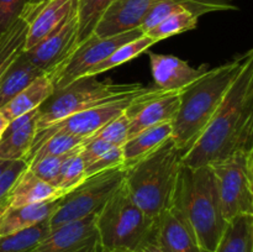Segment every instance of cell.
I'll list each match as a JSON object with an SVG mask.
<instances>
[{"instance_id":"cell-1","label":"cell","mask_w":253,"mask_h":252,"mask_svg":"<svg viewBox=\"0 0 253 252\" xmlns=\"http://www.w3.org/2000/svg\"><path fill=\"white\" fill-rule=\"evenodd\" d=\"M253 53L247 58L224 100L194 145L183 155L182 165L190 168L216 163L252 147Z\"/></svg>"},{"instance_id":"cell-2","label":"cell","mask_w":253,"mask_h":252,"mask_svg":"<svg viewBox=\"0 0 253 252\" xmlns=\"http://www.w3.org/2000/svg\"><path fill=\"white\" fill-rule=\"evenodd\" d=\"M252 53L250 49L232 61L208 69L199 79L180 91L179 106L172 121V138L183 153L194 145L205 130Z\"/></svg>"},{"instance_id":"cell-3","label":"cell","mask_w":253,"mask_h":252,"mask_svg":"<svg viewBox=\"0 0 253 252\" xmlns=\"http://www.w3.org/2000/svg\"><path fill=\"white\" fill-rule=\"evenodd\" d=\"M172 207L192 227L202 249L205 252H214L227 221L222 215L210 166L197 168L180 166Z\"/></svg>"},{"instance_id":"cell-4","label":"cell","mask_w":253,"mask_h":252,"mask_svg":"<svg viewBox=\"0 0 253 252\" xmlns=\"http://www.w3.org/2000/svg\"><path fill=\"white\" fill-rule=\"evenodd\" d=\"M183 155L170 137L152 153L125 167L124 185L128 197L153 219L172 205Z\"/></svg>"},{"instance_id":"cell-5","label":"cell","mask_w":253,"mask_h":252,"mask_svg":"<svg viewBox=\"0 0 253 252\" xmlns=\"http://www.w3.org/2000/svg\"><path fill=\"white\" fill-rule=\"evenodd\" d=\"M95 227L99 252H128L156 237L157 220L131 200L123 184L96 214Z\"/></svg>"},{"instance_id":"cell-6","label":"cell","mask_w":253,"mask_h":252,"mask_svg":"<svg viewBox=\"0 0 253 252\" xmlns=\"http://www.w3.org/2000/svg\"><path fill=\"white\" fill-rule=\"evenodd\" d=\"M148 86L142 84H115L110 81H99L96 77L77 79L53 94L40 106L37 131L86 109L95 108L114 101L127 100L145 93Z\"/></svg>"},{"instance_id":"cell-7","label":"cell","mask_w":253,"mask_h":252,"mask_svg":"<svg viewBox=\"0 0 253 252\" xmlns=\"http://www.w3.org/2000/svg\"><path fill=\"white\" fill-rule=\"evenodd\" d=\"M125 167L113 168L86 177L83 182L59 198L56 210L49 217V230L69 222L96 215L108 200L123 187Z\"/></svg>"},{"instance_id":"cell-8","label":"cell","mask_w":253,"mask_h":252,"mask_svg":"<svg viewBox=\"0 0 253 252\" xmlns=\"http://www.w3.org/2000/svg\"><path fill=\"white\" fill-rule=\"evenodd\" d=\"M210 167L226 221L253 214V148L239 151Z\"/></svg>"},{"instance_id":"cell-9","label":"cell","mask_w":253,"mask_h":252,"mask_svg":"<svg viewBox=\"0 0 253 252\" xmlns=\"http://www.w3.org/2000/svg\"><path fill=\"white\" fill-rule=\"evenodd\" d=\"M141 29L131 30L124 34L108 37H99L91 35L76 47L69 58L53 73L48 74L54 85V90L64 88L77 79L85 77V74L106 58L119 46L142 36Z\"/></svg>"},{"instance_id":"cell-10","label":"cell","mask_w":253,"mask_h":252,"mask_svg":"<svg viewBox=\"0 0 253 252\" xmlns=\"http://www.w3.org/2000/svg\"><path fill=\"white\" fill-rule=\"evenodd\" d=\"M78 46V17L76 5L51 34L29 51H22L30 62L46 74L53 73Z\"/></svg>"},{"instance_id":"cell-11","label":"cell","mask_w":253,"mask_h":252,"mask_svg":"<svg viewBox=\"0 0 253 252\" xmlns=\"http://www.w3.org/2000/svg\"><path fill=\"white\" fill-rule=\"evenodd\" d=\"M179 93L148 88L133 98L126 109L130 119L128 137L151 126L172 123L179 106Z\"/></svg>"},{"instance_id":"cell-12","label":"cell","mask_w":253,"mask_h":252,"mask_svg":"<svg viewBox=\"0 0 253 252\" xmlns=\"http://www.w3.org/2000/svg\"><path fill=\"white\" fill-rule=\"evenodd\" d=\"M132 99L114 101V103L104 104V105L72 114V115L62 119V120L52 124L48 127L37 131L31 150L37 143L41 142L42 140H44L54 132H64L84 138L94 137V135L109 121L125 113Z\"/></svg>"},{"instance_id":"cell-13","label":"cell","mask_w":253,"mask_h":252,"mask_svg":"<svg viewBox=\"0 0 253 252\" xmlns=\"http://www.w3.org/2000/svg\"><path fill=\"white\" fill-rule=\"evenodd\" d=\"M96 215L52 230L31 252H86L98 245Z\"/></svg>"},{"instance_id":"cell-14","label":"cell","mask_w":253,"mask_h":252,"mask_svg":"<svg viewBox=\"0 0 253 252\" xmlns=\"http://www.w3.org/2000/svg\"><path fill=\"white\" fill-rule=\"evenodd\" d=\"M158 0H114L94 29L99 37L114 36L140 29L146 15Z\"/></svg>"},{"instance_id":"cell-15","label":"cell","mask_w":253,"mask_h":252,"mask_svg":"<svg viewBox=\"0 0 253 252\" xmlns=\"http://www.w3.org/2000/svg\"><path fill=\"white\" fill-rule=\"evenodd\" d=\"M150 64L156 88L165 91H182L208 71L204 66L195 68L170 54L150 53Z\"/></svg>"},{"instance_id":"cell-16","label":"cell","mask_w":253,"mask_h":252,"mask_svg":"<svg viewBox=\"0 0 253 252\" xmlns=\"http://www.w3.org/2000/svg\"><path fill=\"white\" fill-rule=\"evenodd\" d=\"M156 239L163 252H205L184 217L170 205L157 217Z\"/></svg>"},{"instance_id":"cell-17","label":"cell","mask_w":253,"mask_h":252,"mask_svg":"<svg viewBox=\"0 0 253 252\" xmlns=\"http://www.w3.org/2000/svg\"><path fill=\"white\" fill-rule=\"evenodd\" d=\"M74 5L76 0H48L35 10L25 20L27 22V32L22 51H29L51 34L68 16Z\"/></svg>"},{"instance_id":"cell-18","label":"cell","mask_w":253,"mask_h":252,"mask_svg":"<svg viewBox=\"0 0 253 252\" xmlns=\"http://www.w3.org/2000/svg\"><path fill=\"white\" fill-rule=\"evenodd\" d=\"M59 198L17 208H9L0 220V236L14 234L49 220L58 205Z\"/></svg>"},{"instance_id":"cell-19","label":"cell","mask_w":253,"mask_h":252,"mask_svg":"<svg viewBox=\"0 0 253 252\" xmlns=\"http://www.w3.org/2000/svg\"><path fill=\"white\" fill-rule=\"evenodd\" d=\"M63 193L49 183L37 178L29 168H25L7 194L9 208H17L35 203L47 202L62 197Z\"/></svg>"},{"instance_id":"cell-20","label":"cell","mask_w":253,"mask_h":252,"mask_svg":"<svg viewBox=\"0 0 253 252\" xmlns=\"http://www.w3.org/2000/svg\"><path fill=\"white\" fill-rule=\"evenodd\" d=\"M53 91L54 85L52 79L48 74H42L22 89L9 103L5 104L0 111L10 121L24 114L37 110L53 94Z\"/></svg>"},{"instance_id":"cell-21","label":"cell","mask_w":253,"mask_h":252,"mask_svg":"<svg viewBox=\"0 0 253 252\" xmlns=\"http://www.w3.org/2000/svg\"><path fill=\"white\" fill-rule=\"evenodd\" d=\"M172 137V123L151 126L128 137L124 143V167L133 165L157 150L168 138Z\"/></svg>"},{"instance_id":"cell-22","label":"cell","mask_w":253,"mask_h":252,"mask_svg":"<svg viewBox=\"0 0 253 252\" xmlns=\"http://www.w3.org/2000/svg\"><path fill=\"white\" fill-rule=\"evenodd\" d=\"M42 74L46 73L37 68L21 52L0 81V109Z\"/></svg>"},{"instance_id":"cell-23","label":"cell","mask_w":253,"mask_h":252,"mask_svg":"<svg viewBox=\"0 0 253 252\" xmlns=\"http://www.w3.org/2000/svg\"><path fill=\"white\" fill-rule=\"evenodd\" d=\"M214 252H253V214H242L227 221Z\"/></svg>"},{"instance_id":"cell-24","label":"cell","mask_w":253,"mask_h":252,"mask_svg":"<svg viewBox=\"0 0 253 252\" xmlns=\"http://www.w3.org/2000/svg\"><path fill=\"white\" fill-rule=\"evenodd\" d=\"M37 118L22 127L5 133L0 140V158L5 161L26 160L37 132Z\"/></svg>"},{"instance_id":"cell-25","label":"cell","mask_w":253,"mask_h":252,"mask_svg":"<svg viewBox=\"0 0 253 252\" xmlns=\"http://www.w3.org/2000/svg\"><path fill=\"white\" fill-rule=\"evenodd\" d=\"M155 43H157L155 40H152L151 37H148L147 35L143 34L142 36L119 46L118 48H116L115 51L111 52L104 61H101L100 63L94 66L93 68L85 74V77H96L99 76V74L104 73V72L109 71V69L115 68V67L120 66V64L126 63V62L131 61V59H133L135 57L140 56L141 53L147 51V49L150 48V47H152Z\"/></svg>"},{"instance_id":"cell-26","label":"cell","mask_w":253,"mask_h":252,"mask_svg":"<svg viewBox=\"0 0 253 252\" xmlns=\"http://www.w3.org/2000/svg\"><path fill=\"white\" fill-rule=\"evenodd\" d=\"M93 138V137H91ZM90 138L78 137V136L69 135L64 132H54L51 136L42 140L41 142L37 143L26 157L25 162L26 165L34 162V161L40 160L47 156H58L63 153L71 152L76 148L82 147L84 143H86Z\"/></svg>"},{"instance_id":"cell-27","label":"cell","mask_w":253,"mask_h":252,"mask_svg":"<svg viewBox=\"0 0 253 252\" xmlns=\"http://www.w3.org/2000/svg\"><path fill=\"white\" fill-rule=\"evenodd\" d=\"M27 22L19 17L4 34L0 36V81L10 64L24 49Z\"/></svg>"},{"instance_id":"cell-28","label":"cell","mask_w":253,"mask_h":252,"mask_svg":"<svg viewBox=\"0 0 253 252\" xmlns=\"http://www.w3.org/2000/svg\"><path fill=\"white\" fill-rule=\"evenodd\" d=\"M49 232L47 220L29 229L0 236V252H31Z\"/></svg>"},{"instance_id":"cell-29","label":"cell","mask_w":253,"mask_h":252,"mask_svg":"<svg viewBox=\"0 0 253 252\" xmlns=\"http://www.w3.org/2000/svg\"><path fill=\"white\" fill-rule=\"evenodd\" d=\"M114 0H76L78 44L91 36L96 24Z\"/></svg>"},{"instance_id":"cell-30","label":"cell","mask_w":253,"mask_h":252,"mask_svg":"<svg viewBox=\"0 0 253 252\" xmlns=\"http://www.w3.org/2000/svg\"><path fill=\"white\" fill-rule=\"evenodd\" d=\"M198 25V17L189 11H178L169 15L165 20L148 30L145 35L155 40L156 42L172 37L174 35L183 34V32L194 30Z\"/></svg>"},{"instance_id":"cell-31","label":"cell","mask_w":253,"mask_h":252,"mask_svg":"<svg viewBox=\"0 0 253 252\" xmlns=\"http://www.w3.org/2000/svg\"><path fill=\"white\" fill-rule=\"evenodd\" d=\"M85 145V143H84ZM83 145V146H84ZM83 146L77 148L76 151L68 156L66 161L62 165L59 170L58 179H57L56 188L61 190L63 194L68 193L77 185L81 184L85 179V165L83 162V158L81 156V151Z\"/></svg>"},{"instance_id":"cell-32","label":"cell","mask_w":253,"mask_h":252,"mask_svg":"<svg viewBox=\"0 0 253 252\" xmlns=\"http://www.w3.org/2000/svg\"><path fill=\"white\" fill-rule=\"evenodd\" d=\"M73 151L63 153V155L42 157L40 158V160H36L34 161V162L29 163V165H27V168H29L37 178H40V179L44 180V182L49 183V184H52L53 187H56V183L57 179H58V174L59 170H61L62 165H63L64 161L68 158V156L71 155Z\"/></svg>"},{"instance_id":"cell-33","label":"cell","mask_w":253,"mask_h":252,"mask_svg":"<svg viewBox=\"0 0 253 252\" xmlns=\"http://www.w3.org/2000/svg\"><path fill=\"white\" fill-rule=\"evenodd\" d=\"M128 130H130V119L125 110V113L121 114L120 116L104 125L94 135V137L106 141L114 146H123L128 138Z\"/></svg>"},{"instance_id":"cell-34","label":"cell","mask_w":253,"mask_h":252,"mask_svg":"<svg viewBox=\"0 0 253 252\" xmlns=\"http://www.w3.org/2000/svg\"><path fill=\"white\" fill-rule=\"evenodd\" d=\"M124 167V153L121 146H114L105 153L99 156L90 165L85 167V177L104 172V170L113 169V168Z\"/></svg>"},{"instance_id":"cell-35","label":"cell","mask_w":253,"mask_h":252,"mask_svg":"<svg viewBox=\"0 0 253 252\" xmlns=\"http://www.w3.org/2000/svg\"><path fill=\"white\" fill-rule=\"evenodd\" d=\"M29 0H0V36L16 21Z\"/></svg>"},{"instance_id":"cell-36","label":"cell","mask_w":253,"mask_h":252,"mask_svg":"<svg viewBox=\"0 0 253 252\" xmlns=\"http://www.w3.org/2000/svg\"><path fill=\"white\" fill-rule=\"evenodd\" d=\"M26 167L27 165L24 160L11 161L9 166L2 170L1 174H0V199H2V198L9 194L12 185L15 184L16 179Z\"/></svg>"},{"instance_id":"cell-37","label":"cell","mask_w":253,"mask_h":252,"mask_svg":"<svg viewBox=\"0 0 253 252\" xmlns=\"http://www.w3.org/2000/svg\"><path fill=\"white\" fill-rule=\"evenodd\" d=\"M47 1H48V0H29V1H27V4L25 5V7H24V10H22L20 17L24 20H26L27 17H29L30 15L35 11V10L39 9L40 6H42V5Z\"/></svg>"},{"instance_id":"cell-38","label":"cell","mask_w":253,"mask_h":252,"mask_svg":"<svg viewBox=\"0 0 253 252\" xmlns=\"http://www.w3.org/2000/svg\"><path fill=\"white\" fill-rule=\"evenodd\" d=\"M128 252H163V251L161 250L160 245H158L157 239H156V237H153L152 240L145 242V244L141 245L140 247H137V249L132 250V251H128Z\"/></svg>"},{"instance_id":"cell-39","label":"cell","mask_w":253,"mask_h":252,"mask_svg":"<svg viewBox=\"0 0 253 252\" xmlns=\"http://www.w3.org/2000/svg\"><path fill=\"white\" fill-rule=\"evenodd\" d=\"M9 123H10V121L7 120L6 116H5L4 114L0 111V140H1L2 136H4L5 131H6L7 126H9Z\"/></svg>"},{"instance_id":"cell-40","label":"cell","mask_w":253,"mask_h":252,"mask_svg":"<svg viewBox=\"0 0 253 252\" xmlns=\"http://www.w3.org/2000/svg\"><path fill=\"white\" fill-rule=\"evenodd\" d=\"M9 209V199H7V195L5 198H2V199H0V220H1V217L4 216L5 211Z\"/></svg>"},{"instance_id":"cell-41","label":"cell","mask_w":253,"mask_h":252,"mask_svg":"<svg viewBox=\"0 0 253 252\" xmlns=\"http://www.w3.org/2000/svg\"><path fill=\"white\" fill-rule=\"evenodd\" d=\"M10 162H11V161H5V160H1V158H0V174H1L2 170H4L5 168L9 166Z\"/></svg>"},{"instance_id":"cell-42","label":"cell","mask_w":253,"mask_h":252,"mask_svg":"<svg viewBox=\"0 0 253 252\" xmlns=\"http://www.w3.org/2000/svg\"><path fill=\"white\" fill-rule=\"evenodd\" d=\"M86 252H99V246H98V245H96V246L91 247V249L88 250V251H86Z\"/></svg>"}]
</instances>
